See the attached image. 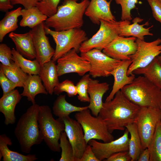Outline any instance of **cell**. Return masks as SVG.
I'll return each mask as SVG.
<instances>
[{
	"instance_id": "obj_5",
	"label": "cell",
	"mask_w": 161,
	"mask_h": 161,
	"mask_svg": "<svg viewBox=\"0 0 161 161\" xmlns=\"http://www.w3.org/2000/svg\"><path fill=\"white\" fill-rule=\"evenodd\" d=\"M38 123L43 140L49 148L53 151L60 152V138L65 130L63 121L55 119L50 107L44 105L40 106Z\"/></svg>"
},
{
	"instance_id": "obj_30",
	"label": "cell",
	"mask_w": 161,
	"mask_h": 161,
	"mask_svg": "<svg viewBox=\"0 0 161 161\" xmlns=\"http://www.w3.org/2000/svg\"><path fill=\"white\" fill-rule=\"evenodd\" d=\"M130 135L129 140V152L131 158V161H137L139 155L143 151L141 142L135 123L130 124L126 127Z\"/></svg>"
},
{
	"instance_id": "obj_34",
	"label": "cell",
	"mask_w": 161,
	"mask_h": 161,
	"mask_svg": "<svg viewBox=\"0 0 161 161\" xmlns=\"http://www.w3.org/2000/svg\"><path fill=\"white\" fill-rule=\"evenodd\" d=\"M59 142L61 154L59 161H75L72 146L64 131L61 134Z\"/></svg>"
},
{
	"instance_id": "obj_14",
	"label": "cell",
	"mask_w": 161,
	"mask_h": 161,
	"mask_svg": "<svg viewBox=\"0 0 161 161\" xmlns=\"http://www.w3.org/2000/svg\"><path fill=\"white\" fill-rule=\"evenodd\" d=\"M137 38L119 36L112 41L103 52L113 59L120 61L130 60V56L137 49Z\"/></svg>"
},
{
	"instance_id": "obj_48",
	"label": "cell",
	"mask_w": 161,
	"mask_h": 161,
	"mask_svg": "<svg viewBox=\"0 0 161 161\" xmlns=\"http://www.w3.org/2000/svg\"><path fill=\"white\" fill-rule=\"evenodd\" d=\"M160 109L161 112V106H160Z\"/></svg>"
},
{
	"instance_id": "obj_29",
	"label": "cell",
	"mask_w": 161,
	"mask_h": 161,
	"mask_svg": "<svg viewBox=\"0 0 161 161\" xmlns=\"http://www.w3.org/2000/svg\"><path fill=\"white\" fill-rule=\"evenodd\" d=\"M22 19L19 23L21 27H28L32 28L45 21L47 16L41 12L36 6L21 10Z\"/></svg>"
},
{
	"instance_id": "obj_4",
	"label": "cell",
	"mask_w": 161,
	"mask_h": 161,
	"mask_svg": "<svg viewBox=\"0 0 161 161\" xmlns=\"http://www.w3.org/2000/svg\"><path fill=\"white\" fill-rule=\"evenodd\" d=\"M121 90L129 100L140 107L160 109L161 90L143 76L135 78Z\"/></svg>"
},
{
	"instance_id": "obj_22",
	"label": "cell",
	"mask_w": 161,
	"mask_h": 161,
	"mask_svg": "<svg viewBox=\"0 0 161 161\" xmlns=\"http://www.w3.org/2000/svg\"><path fill=\"white\" fill-rule=\"evenodd\" d=\"M8 36L14 42L16 50L22 55L29 59H35V50L30 31L23 34L12 32Z\"/></svg>"
},
{
	"instance_id": "obj_8",
	"label": "cell",
	"mask_w": 161,
	"mask_h": 161,
	"mask_svg": "<svg viewBox=\"0 0 161 161\" xmlns=\"http://www.w3.org/2000/svg\"><path fill=\"white\" fill-rule=\"evenodd\" d=\"M161 120L160 109L151 107H141L135 120L143 150L147 148L158 122Z\"/></svg>"
},
{
	"instance_id": "obj_38",
	"label": "cell",
	"mask_w": 161,
	"mask_h": 161,
	"mask_svg": "<svg viewBox=\"0 0 161 161\" xmlns=\"http://www.w3.org/2000/svg\"><path fill=\"white\" fill-rule=\"evenodd\" d=\"M116 3L120 5L121 7V20L130 21L132 20L131 10L136 7L135 4L138 2L137 0H115Z\"/></svg>"
},
{
	"instance_id": "obj_10",
	"label": "cell",
	"mask_w": 161,
	"mask_h": 161,
	"mask_svg": "<svg viewBox=\"0 0 161 161\" xmlns=\"http://www.w3.org/2000/svg\"><path fill=\"white\" fill-rule=\"evenodd\" d=\"M100 25L97 32L81 44L79 49L80 52H86L94 49L103 50L119 36L118 21H108L101 20Z\"/></svg>"
},
{
	"instance_id": "obj_9",
	"label": "cell",
	"mask_w": 161,
	"mask_h": 161,
	"mask_svg": "<svg viewBox=\"0 0 161 161\" xmlns=\"http://www.w3.org/2000/svg\"><path fill=\"white\" fill-rule=\"evenodd\" d=\"M137 49L130 56L131 63L128 69L127 75L132 74L135 70L145 67L155 58L161 54V39L159 38L150 42L137 38Z\"/></svg>"
},
{
	"instance_id": "obj_15",
	"label": "cell",
	"mask_w": 161,
	"mask_h": 161,
	"mask_svg": "<svg viewBox=\"0 0 161 161\" xmlns=\"http://www.w3.org/2000/svg\"><path fill=\"white\" fill-rule=\"evenodd\" d=\"M43 22L30 30L36 53L35 59L41 66L52 60L55 50L51 46L46 36Z\"/></svg>"
},
{
	"instance_id": "obj_2",
	"label": "cell",
	"mask_w": 161,
	"mask_h": 161,
	"mask_svg": "<svg viewBox=\"0 0 161 161\" xmlns=\"http://www.w3.org/2000/svg\"><path fill=\"white\" fill-rule=\"evenodd\" d=\"M64 0L58 6L56 13L48 17L45 25L56 31L81 28L83 25V16L89 4V0Z\"/></svg>"
},
{
	"instance_id": "obj_35",
	"label": "cell",
	"mask_w": 161,
	"mask_h": 161,
	"mask_svg": "<svg viewBox=\"0 0 161 161\" xmlns=\"http://www.w3.org/2000/svg\"><path fill=\"white\" fill-rule=\"evenodd\" d=\"M89 74H85L77 83L76 86L78 98L81 102L89 103L90 97L88 92V85L91 79Z\"/></svg>"
},
{
	"instance_id": "obj_17",
	"label": "cell",
	"mask_w": 161,
	"mask_h": 161,
	"mask_svg": "<svg viewBox=\"0 0 161 161\" xmlns=\"http://www.w3.org/2000/svg\"><path fill=\"white\" fill-rule=\"evenodd\" d=\"M112 0H91L87 7L85 15L94 24H100V21H116L115 17L110 10V4Z\"/></svg>"
},
{
	"instance_id": "obj_39",
	"label": "cell",
	"mask_w": 161,
	"mask_h": 161,
	"mask_svg": "<svg viewBox=\"0 0 161 161\" xmlns=\"http://www.w3.org/2000/svg\"><path fill=\"white\" fill-rule=\"evenodd\" d=\"M0 61L1 64L7 67L11 66L15 63L12 50L5 44H0Z\"/></svg>"
},
{
	"instance_id": "obj_12",
	"label": "cell",
	"mask_w": 161,
	"mask_h": 161,
	"mask_svg": "<svg viewBox=\"0 0 161 161\" xmlns=\"http://www.w3.org/2000/svg\"><path fill=\"white\" fill-rule=\"evenodd\" d=\"M74 49H72L57 61V69L58 77L71 73H77L83 76L89 72V62L79 56Z\"/></svg>"
},
{
	"instance_id": "obj_25",
	"label": "cell",
	"mask_w": 161,
	"mask_h": 161,
	"mask_svg": "<svg viewBox=\"0 0 161 161\" xmlns=\"http://www.w3.org/2000/svg\"><path fill=\"white\" fill-rule=\"evenodd\" d=\"M38 75H28L27 78L21 94L22 96L26 97L32 104L35 103V97L40 94L47 95L48 93L45 89Z\"/></svg>"
},
{
	"instance_id": "obj_41",
	"label": "cell",
	"mask_w": 161,
	"mask_h": 161,
	"mask_svg": "<svg viewBox=\"0 0 161 161\" xmlns=\"http://www.w3.org/2000/svg\"><path fill=\"white\" fill-rule=\"evenodd\" d=\"M150 6L154 18L161 23V3L159 0H147Z\"/></svg>"
},
{
	"instance_id": "obj_11",
	"label": "cell",
	"mask_w": 161,
	"mask_h": 161,
	"mask_svg": "<svg viewBox=\"0 0 161 161\" xmlns=\"http://www.w3.org/2000/svg\"><path fill=\"white\" fill-rule=\"evenodd\" d=\"M80 56L89 62V74L94 78L110 76V72L121 62L109 57L96 49L80 52Z\"/></svg>"
},
{
	"instance_id": "obj_19",
	"label": "cell",
	"mask_w": 161,
	"mask_h": 161,
	"mask_svg": "<svg viewBox=\"0 0 161 161\" xmlns=\"http://www.w3.org/2000/svg\"><path fill=\"white\" fill-rule=\"evenodd\" d=\"M109 89V85L106 82L100 83L97 80L91 78L88 89L90 97L88 106L93 115H98L103 106V96Z\"/></svg>"
},
{
	"instance_id": "obj_46",
	"label": "cell",
	"mask_w": 161,
	"mask_h": 161,
	"mask_svg": "<svg viewBox=\"0 0 161 161\" xmlns=\"http://www.w3.org/2000/svg\"><path fill=\"white\" fill-rule=\"evenodd\" d=\"M150 153L148 148L143 150L140 154L137 161H149Z\"/></svg>"
},
{
	"instance_id": "obj_3",
	"label": "cell",
	"mask_w": 161,
	"mask_h": 161,
	"mask_svg": "<svg viewBox=\"0 0 161 161\" xmlns=\"http://www.w3.org/2000/svg\"><path fill=\"white\" fill-rule=\"evenodd\" d=\"M40 106L32 104L19 119L14 134L21 151L29 153L32 147L43 140L39 128L38 117Z\"/></svg>"
},
{
	"instance_id": "obj_31",
	"label": "cell",
	"mask_w": 161,
	"mask_h": 161,
	"mask_svg": "<svg viewBox=\"0 0 161 161\" xmlns=\"http://www.w3.org/2000/svg\"><path fill=\"white\" fill-rule=\"evenodd\" d=\"M12 51L14 62L24 72L28 75H38L41 66L35 59H27L14 48Z\"/></svg>"
},
{
	"instance_id": "obj_1",
	"label": "cell",
	"mask_w": 161,
	"mask_h": 161,
	"mask_svg": "<svg viewBox=\"0 0 161 161\" xmlns=\"http://www.w3.org/2000/svg\"><path fill=\"white\" fill-rule=\"evenodd\" d=\"M141 107L129 100L120 90L112 99L103 103L98 115L106 123L109 131L124 130L135 122Z\"/></svg>"
},
{
	"instance_id": "obj_26",
	"label": "cell",
	"mask_w": 161,
	"mask_h": 161,
	"mask_svg": "<svg viewBox=\"0 0 161 161\" xmlns=\"http://www.w3.org/2000/svg\"><path fill=\"white\" fill-rule=\"evenodd\" d=\"M88 109L87 106H77L68 102L65 95H60L54 101L52 108V113L60 120L63 121L65 117L69 116L72 113L81 111Z\"/></svg>"
},
{
	"instance_id": "obj_27",
	"label": "cell",
	"mask_w": 161,
	"mask_h": 161,
	"mask_svg": "<svg viewBox=\"0 0 161 161\" xmlns=\"http://www.w3.org/2000/svg\"><path fill=\"white\" fill-rule=\"evenodd\" d=\"M132 73L143 75L161 90V63L157 57L147 66L135 70Z\"/></svg>"
},
{
	"instance_id": "obj_47",
	"label": "cell",
	"mask_w": 161,
	"mask_h": 161,
	"mask_svg": "<svg viewBox=\"0 0 161 161\" xmlns=\"http://www.w3.org/2000/svg\"><path fill=\"white\" fill-rule=\"evenodd\" d=\"M159 61L161 63V54L157 57Z\"/></svg>"
},
{
	"instance_id": "obj_18",
	"label": "cell",
	"mask_w": 161,
	"mask_h": 161,
	"mask_svg": "<svg viewBox=\"0 0 161 161\" xmlns=\"http://www.w3.org/2000/svg\"><path fill=\"white\" fill-rule=\"evenodd\" d=\"M131 63V60L121 61L120 64L110 73L114 78L112 89L105 101H108L113 99L115 94L126 85L131 83L135 78V75L132 73L128 75L127 72Z\"/></svg>"
},
{
	"instance_id": "obj_40",
	"label": "cell",
	"mask_w": 161,
	"mask_h": 161,
	"mask_svg": "<svg viewBox=\"0 0 161 161\" xmlns=\"http://www.w3.org/2000/svg\"><path fill=\"white\" fill-rule=\"evenodd\" d=\"M0 85L3 90V95L10 92L17 87L16 85L7 77L1 68Z\"/></svg>"
},
{
	"instance_id": "obj_42",
	"label": "cell",
	"mask_w": 161,
	"mask_h": 161,
	"mask_svg": "<svg viewBox=\"0 0 161 161\" xmlns=\"http://www.w3.org/2000/svg\"><path fill=\"white\" fill-rule=\"evenodd\" d=\"M106 161H131L128 151H123L113 154L105 160Z\"/></svg>"
},
{
	"instance_id": "obj_45",
	"label": "cell",
	"mask_w": 161,
	"mask_h": 161,
	"mask_svg": "<svg viewBox=\"0 0 161 161\" xmlns=\"http://www.w3.org/2000/svg\"><path fill=\"white\" fill-rule=\"evenodd\" d=\"M13 5L11 3L10 0H0V10L7 12L9 10L12 9Z\"/></svg>"
},
{
	"instance_id": "obj_44",
	"label": "cell",
	"mask_w": 161,
	"mask_h": 161,
	"mask_svg": "<svg viewBox=\"0 0 161 161\" xmlns=\"http://www.w3.org/2000/svg\"><path fill=\"white\" fill-rule=\"evenodd\" d=\"M42 0H10L11 4L14 5L21 4L25 9H28L36 6L37 4Z\"/></svg>"
},
{
	"instance_id": "obj_16",
	"label": "cell",
	"mask_w": 161,
	"mask_h": 161,
	"mask_svg": "<svg viewBox=\"0 0 161 161\" xmlns=\"http://www.w3.org/2000/svg\"><path fill=\"white\" fill-rule=\"evenodd\" d=\"M63 121L65 125L64 131L72 146L75 161H79L88 145L82 126L76 120L69 116L64 118Z\"/></svg>"
},
{
	"instance_id": "obj_36",
	"label": "cell",
	"mask_w": 161,
	"mask_h": 161,
	"mask_svg": "<svg viewBox=\"0 0 161 161\" xmlns=\"http://www.w3.org/2000/svg\"><path fill=\"white\" fill-rule=\"evenodd\" d=\"M60 0H42L37 4L36 7L44 14L49 17L56 13Z\"/></svg>"
},
{
	"instance_id": "obj_7",
	"label": "cell",
	"mask_w": 161,
	"mask_h": 161,
	"mask_svg": "<svg viewBox=\"0 0 161 161\" xmlns=\"http://www.w3.org/2000/svg\"><path fill=\"white\" fill-rule=\"evenodd\" d=\"M75 118L82 126L87 144L92 139L101 140L104 143L114 140L103 119L99 115H92L89 109L76 112Z\"/></svg>"
},
{
	"instance_id": "obj_20",
	"label": "cell",
	"mask_w": 161,
	"mask_h": 161,
	"mask_svg": "<svg viewBox=\"0 0 161 161\" xmlns=\"http://www.w3.org/2000/svg\"><path fill=\"white\" fill-rule=\"evenodd\" d=\"M143 20V19L136 17L133 20V23L131 24L129 21H118L119 36L126 37L133 36L144 40L145 36L153 35V34L150 32V29L153 27V25L147 28L144 27L145 25H148V21L143 24H138Z\"/></svg>"
},
{
	"instance_id": "obj_32",
	"label": "cell",
	"mask_w": 161,
	"mask_h": 161,
	"mask_svg": "<svg viewBox=\"0 0 161 161\" xmlns=\"http://www.w3.org/2000/svg\"><path fill=\"white\" fill-rule=\"evenodd\" d=\"M0 68L3 72L16 87H23L28 76L15 63L11 66H6L0 64Z\"/></svg>"
},
{
	"instance_id": "obj_24",
	"label": "cell",
	"mask_w": 161,
	"mask_h": 161,
	"mask_svg": "<svg viewBox=\"0 0 161 161\" xmlns=\"http://www.w3.org/2000/svg\"><path fill=\"white\" fill-rule=\"evenodd\" d=\"M12 143L11 139L5 134L0 135V160L3 161H34L38 159L35 155H24L10 150L8 145Z\"/></svg>"
},
{
	"instance_id": "obj_28",
	"label": "cell",
	"mask_w": 161,
	"mask_h": 161,
	"mask_svg": "<svg viewBox=\"0 0 161 161\" xmlns=\"http://www.w3.org/2000/svg\"><path fill=\"white\" fill-rule=\"evenodd\" d=\"M21 7L6 12L3 18L0 21V42H2L5 36L8 33L15 30L18 27V17L21 16Z\"/></svg>"
},
{
	"instance_id": "obj_6",
	"label": "cell",
	"mask_w": 161,
	"mask_h": 161,
	"mask_svg": "<svg viewBox=\"0 0 161 161\" xmlns=\"http://www.w3.org/2000/svg\"><path fill=\"white\" fill-rule=\"evenodd\" d=\"M44 28L46 34L52 36L56 44L55 52L52 59L55 62L72 49L78 52L81 44L88 39L85 31L80 28L56 31L45 25Z\"/></svg>"
},
{
	"instance_id": "obj_21",
	"label": "cell",
	"mask_w": 161,
	"mask_h": 161,
	"mask_svg": "<svg viewBox=\"0 0 161 161\" xmlns=\"http://www.w3.org/2000/svg\"><path fill=\"white\" fill-rule=\"evenodd\" d=\"M21 95L19 91L15 89L10 92L3 95L0 99V112L5 117L4 124L7 125L13 124L16 118L15 110L17 104L20 101Z\"/></svg>"
},
{
	"instance_id": "obj_37",
	"label": "cell",
	"mask_w": 161,
	"mask_h": 161,
	"mask_svg": "<svg viewBox=\"0 0 161 161\" xmlns=\"http://www.w3.org/2000/svg\"><path fill=\"white\" fill-rule=\"evenodd\" d=\"M64 92L69 97L77 94L76 86L72 81L68 79L59 82L54 88L53 93L55 95H59Z\"/></svg>"
},
{
	"instance_id": "obj_23",
	"label": "cell",
	"mask_w": 161,
	"mask_h": 161,
	"mask_svg": "<svg viewBox=\"0 0 161 161\" xmlns=\"http://www.w3.org/2000/svg\"><path fill=\"white\" fill-rule=\"evenodd\" d=\"M38 75L48 93L52 95L59 83L55 62L52 59L41 66Z\"/></svg>"
},
{
	"instance_id": "obj_13",
	"label": "cell",
	"mask_w": 161,
	"mask_h": 161,
	"mask_svg": "<svg viewBox=\"0 0 161 161\" xmlns=\"http://www.w3.org/2000/svg\"><path fill=\"white\" fill-rule=\"evenodd\" d=\"M129 132L126 129L123 134L116 140L107 143H101L95 139L89 141L88 144L92 147L100 161L106 160L114 153L129 150Z\"/></svg>"
},
{
	"instance_id": "obj_43",
	"label": "cell",
	"mask_w": 161,
	"mask_h": 161,
	"mask_svg": "<svg viewBox=\"0 0 161 161\" xmlns=\"http://www.w3.org/2000/svg\"><path fill=\"white\" fill-rule=\"evenodd\" d=\"M79 161H100L92 150L91 146L87 145Z\"/></svg>"
},
{
	"instance_id": "obj_49",
	"label": "cell",
	"mask_w": 161,
	"mask_h": 161,
	"mask_svg": "<svg viewBox=\"0 0 161 161\" xmlns=\"http://www.w3.org/2000/svg\"><path fill=\"white\" fill-rule=\"evenodd\" d=\"M160 1L161 3V0H159Z\"/></svg>"
},
{
	"instance_id": "obj_33",
	"label": "cell",
	"mask_w": 161,
	"mask_h": 161,
	"mask_svg": "<svg viewBox=\"0 0 161 161\" xmlns=\"http://www.w3.org/2000/svg\"><path fill=\"white\" fill-rule=\"evenodd\" d=\"M147 148L150 155L149 161H161V120L157 124Z\"/></svg>"
}]
</instances>
